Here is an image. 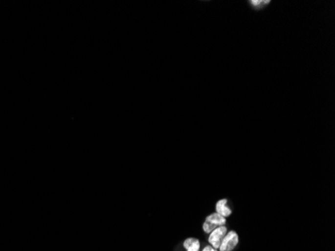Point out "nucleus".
<instances>
[{
    "label": "nucleus",
    "mask_w": 335,
    "mask_h": 251,
    "mask_svg": "<svg viewBox=\"0 0 335 251\" xmlns=\"http://www.w3.org/2000/svg\"><path fill=\"white\" fill-rule=\"evenodd\" d=\"M225 223H226L225 217L221 216L218 213H214V214H211L210 216H208L206 218V221L203 225V228H204V231L206 233H211L212 231H214L216 228L224 226Z\"/></svg>",
    "instance_id": "f257e3e1"
},
{
    "label": "nucleus",
    "mask_w": 335,
    "mask_h": 251,
    "mask_svg": "<svg viewBox=\"0 0 335 251\" xmlns=\"http://www.w3.org/2000/svg\"><path fill=\"white\" fill-rule=\"evenodd\" d=\"M226 234H227V228L225 226L218 227L214 231H212L209 236V242L212 244V247L215 249H219Z\"/></svg>",
    "instance_id": "f03ea898"
},
{
    "label": "nucleus",
    "mask_w": 335,
    "mask_h": 251,
    "mask_svg": "<svg viewBox=\"0 0 335 251\" xmlns=\"http://www.w3.org/2000/svg\"><path fill=\"white\" fill-rule=\"evenodd\" d=\"M238 243V235L234 231H230L228 234H226L222 244L220 246V251H231L233 250Z\"/></svg>",
    "instance_id": "7ed1b4c3"
},
{
    "label": "nucleus",
    "mask_w": 335,
    "mask_h": 251,
    "mask_svg": "<svg viewBox=\"0 0 335 251\" xmlns=\"http://www.w3.org/2000/svg\"><path fill=\"white\" fill-rule=\"evenodd\" d=\"M216 210H217L216 213L220 214L221 216H223L225 218L230 216L231 215V212H232L231 209L227 207V200L226 199H223V200H220V201L217 202Z\"/></svg>",
    "instance_id": "20e7f679"
},
{
    "label": "nucleus",
    "mask_w": 335,
    "mask_h": 251,
    "mask_svg": "<svg viewBox=\"0 0 335 251\" xmlns=\"http://www.w3.org/2000/svg\"><path fill=\"white\" fill-rule=\"evenodd\" d=\"M184 247L187 249V251H199L200 242L196 238H188L184 242Z\"/></svg>",
    "instance_id": "39448f33"
},
{
    "label": "nucleus",
    "mask_w": 335,
    "mask_h": 251,
    "mask_svg": "<svg viewBox=\"0 0 335 251\" xmlns=\"http://www.w3.org/2000/svg\"><path fill=\"white\" fill-rule=\"evenodd\" d=\"M268 2H270V1H250V3L252 4V5H255V6H257V5H260L261 3H268Z\"/></svg>",
    "instance_id": "423d86ee"
},
{
    "label": "nucleus",
    "mask_w": 335,
    "mask_h": 251,
    "mask_svg": "<svg viewBox=\"0 0 335 251\" xmlns=\"http://www.w3.org/2000/svg\"><path fill=\"white\" fill-rule=\"evenodd\" d=\"M215 249L212 247V246H206L205 248H204V250L203 251H214Z\"/></svg>",
    "instance_id": "0eeeda50"
},
{
    "label": "nucleus",
    "mask_w": 335,
    "mask_h": 251,
    "mask_svg": "<svg viewBox=\"0 0 335 251\" xmlns=\"http://www.w3.org/2000/svg\"><path fill=\"white\" fill-rule=\"evenodd\" d=\"M214 251H217V250H216V249H215V250H214Z\"/></svg>",
    "instance_id": "6e6552de"
}]
</instances>
